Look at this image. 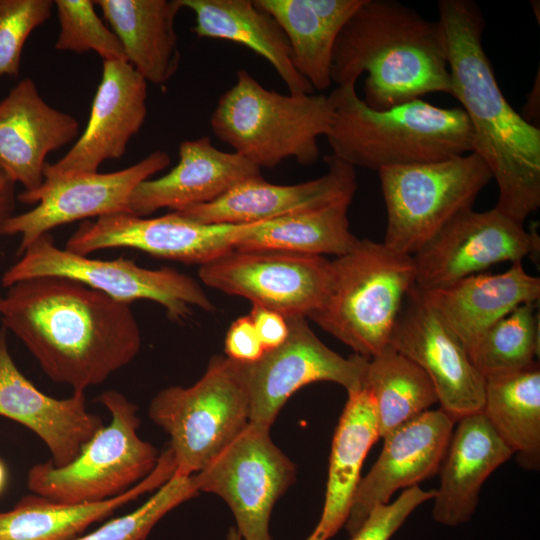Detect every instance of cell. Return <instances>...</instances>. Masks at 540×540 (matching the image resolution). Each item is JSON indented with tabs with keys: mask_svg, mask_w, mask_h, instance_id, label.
<instances>
[{
	"mask_svg": "<svg viewBox=\"0 0 540 540\" xmlns=\"http://www.w3.org/2000/svg\"><path fill=\"white\" fill-rule=\"evenodd\" d=\"M4 293L0 323L45 375L73 392L100 385L141 348L131 305L59 276L19 281Z\"/></svg>",
	"mask_w": 540,
	"mask_h": 540,
	"instance_id": "cell-1",
	"label": "cell"
},
{
	"mask_svg": "<svg viewBox=\"0 0 540 540\" xmlns=\"http://www.w3.org/2000/svg\"><path fill=\"white\" fill-rule=\"evenodd\" d=\"M451 95L470 123L472 152L488 165L499 194L495 208L523 223L540 206V129L507 101L483 48L484 18L471 0H440Z\"/></svg>",
	"mask_w": 540,
	"mask_h": 540,
	"instance_id": "cell-2",
	"label": "cell"
},
{
	"mask_svg": "<svg viewBox=\"0 0 540 540\" xmlns=\"http://www.w3.org/2000/svg\"><path fill=\"white\" fill-rule=\"evenodd\" d=\"M366 73L363 101L384 110L430 93L451 95L443 28L395 0H363L338 34L331 80L356 83Z\"/></svg>",
	"mask_w": 540,
	"mask_h": 540,
	"instance_id": "cell-3",
	"label": "cell"
},
{
	"mask_svg": "<svg viewBox=\"0 0 540 540\" xmlns=\"http://www.w3.org/2000/svg\"><path fill=\"white\" fill-rule=\"evenodd\" d=\"M327 141L332 154L352 167L373 171L443 160L472 152L470 123L462 108L421 99L384 110L370 108L356 83L336 86Z\"/></svg>",
	"mask_w": 540,
	"mask_h": 540,
	"instance_id": "cell-4",
	"label": "cell"
},
{
	"mask_svg": "<svg viewBox=\"0 0 540 540\" xmlns=\"http://www.w3.org/2000/svg\"><path fill=\"white\" fill-rule=\"evenodd\" d=\"M333 108L324 94H281L240 69L211 115L214 135L261 168L295 159L310 166L320 157L318 138L329 131Z\"/></svg>",
	"mask_w": 540,
	"mask_h": 540,
	"instance_id": "cell-5",
	"label": "cell"
},
{
	"mask_svg": "<svg viewBox=\"0 0 540 540\" xmlns=\"http://www.w3.org/2000/svg\"><path fill=\"white\" fill-rule=\"evenodd\" d=\"M331 265L328 294L309 318L355 354L372 358L389 344L404 300L415 285L413 257L383 242L359 239Z\"/></svg>",
	"mask_w": 540,
	"mask_h": 540,
	"instance_id": "cell-6",
	"label": "cell"
},
{
	"mask_svg": "<svg viewBox=\"0 0 540 540\" xmlns=\"http://www.w3.org/2000/svg\"><path fill=\"white\" fill-rule=\"evenodd\" d=\"M96 401L110 413L69 464L51 461L33 465L27 473L31 493L68 504L95 503L119 496L155 469L158 450L138 435V406L116 390H106Z\"/></svg>",
	"mask_w": 540,
	"mask_h": 540,
	"instance_id": "cell-7",
	"label": "cell"
},
{
	"mask_svg": "<svg viewBox=\"0 0 540 540\" xmlns=\"http://www.w3.org/2000/svg\"><path fill=\"white\" fill-rule=\"evenodd\" d=\"M249 399L240 364L214 356L193 385L159 391L150 419L170 437L175 473L191 476L207 466L249 423Z\"/></svg>",
	"mask_w": 540,
	"mask_h": 540,
	"instance_id": "cell-8",
	"label": "cell"
},
{
	"mask_svg": "<svg viewBox=\"0 0 540 540\" xmlns=\"http://www.w3.org/2000/svg\"><path fill=\"white\" fill-rule=\"evenodd\" d=\"M387 211L383 243L413 256L493 179L485 161L470 152L443 160L377 172Z\"/></svg>",
	"mask_w": 540,
	"mask_h": 540,
	"instance_id": "cell-9",
	"label": "cell"
},
{
	"mask_svg": "<svg viewBox=\"0 0 540 540\" xmlns=\"http://www.w3.org/2000/svg\"><path fill=\"white\" fill-rule=\"evenodd\" d=\"M40 276L68 278L130 305L150 300L178 322L188 319L194 307L205 311L215 308L199 283L184 273L169 267L144 268L123 257L102 260L76 254L58 247L50 233L32 242L2 273L1 281L8 288Z\"/></svg>",
	"mask_w": 540,
	"mask_h": 540,
	"instance_id": "cell-10",
	"label": "cell"
},
{
	"mask_svg": "<svg viewBox=\"0 0 540 540\" xmlns=\"http://www.w3.org/2000/svg\"><path fill=\"white\" fill-rule=\"evenodd\" d=\"M293 462L275 445L270 427L248 423L207 466L193 474L199 492L220 496L243 540H272L275 502L295 480Z\"/></svg>",
	"mask_w": 540,
	"mask_h": 540,
	"instance_id": "cell-11",
	"label": "cell"
},
{
	"mask_svg": "<svg viewBox=\"0 0 540 540\" xmlns=\"http://www.w3.org/2000/svg\"><path fill=\"white\" fill-rule=\"evenodd\" d=\"M208 287L282 314L309 317L324 302L331 260L278 250H232L199 266Z\"/></svg>",
	"mask_w": 540,
	"mask_h": 540,
	"instance_id": "cell-12",
	"label": "cell"
},
{
	"mask_svg": "<svg viewBox=\"0 0 540 540\" xmlns=\"http://www.w3.org/2000/svg\"><path fill=\"white\" fill-rule=\"evenodd\" d=\"M169 164L170 156L157 150L119 171L44 178L36 190L18 195L20 202L35 206L9 217L0 226V235H20L21 255L37 238L59 226L93 217L129 214V200L136 186Z\"/></svg>",
	"mask_w": 540,
	"mask_h": 540,
	"instance_id": "cell-13",
	"label": "cell"
},
{
	"mask_svg": "<svg viewBox=\"0 0 540 540\" xmlns=\"http://www.w3.org/2000/svg\"><path fill=\"white\" fill-rule=\"evenodd\" d=\"M289 333L283 344L256 362L240 364L249 399V422L271 427L289 397L300 388L328 381L347 392L365 386L368 358L343 357L326 346L306 317L286 318Z\"/></svg>",
	"mask_w": 540,
	"mask_h": 540,
	"instance_id": "cell-14",
	"label": "cell"
},
{
	"mask_svg": "<svg viewBox=\"0 0 540 540\" xmlns=\"http://www.w3.org/2000/svg\"><path fill=\"white\" fill-rule=\"evenodd\" d=\"M540 238L534 230L497 208L463 211L444 226L413 257L415 286L421 291L441 288L482 273L502 262L536 255Z\"/></svg>",
	"mask_w": 540,
	"mask_h": 540,
	"instance_id": "cell-15",
	"label": "cell"
},
{
	"mask_svg": "<svg viewBox=\"0 0 540 540\" xmlns=\"http://www.w3.org/2000/svg\"><path fill=\"white\" fill-rule=\"evenodd\" d=\"M389 345L427 374L440 408L455 421L482 412L485 378L458 336L415 285L404 300Z\"/></svg>",
	"mask_w": 540,
	"mask_h": 540,
	"instance_id": "cell-16",
	"label": "cell"
},
{
	"mask_svg": "<svg viewBox=\"0 0 540 540\" xmlns=\"http://www.w3.org/2000/svg\"><path fill=\"white\" fill-rule=\"evenodd\" d=\"M245 224H203L176 212L145 218L119 213L82 221L65 249L80 255L131 248L158 258L202 265L235 250Z\"/></svg>",
	"mask_w": 540,
	"mask_h": 540,
	"instance_id": "cell-17",
	"label": "cell"
},
{
	"mask_svg": "<svg viewBox=\"0 0 540 540\" xmlns=\"http://www.w3.org/2000/svg\"><path fill=\"white\" fill-rule=\"evenodd\" d=\"M148 82L126 61H103L85 130L57 162L46 163L44 178L98 172L120 159L147 115Z\"/></svg>",
	"mask_w": 540,
	"mask_h": 540,
	"instance_id": "cell-18",
	"label": "cell"
},
{
	"mask_svg": "<svg viewBox=\"0 0 540 540\" xmlns=\"http://www.w3.org/2000/svg\"><path fill=\"white\" fill-rule=\"evenodd\" d=\"M456 421L441 408L427 410L383 437V448L360 479L344 527L354 534L370 512L399 489L438 473Z\"/></svg>",
	"mask_w": 540,
	"mask_h": 540,
	"instance_id": "cell-19",
	"label": "cell"
},
{
	"mask_svg": "<svg viewBox=\"0 0 540 540\" xmlns=\"http://www.w3.org/2000/svg\"><path fill=\"white\" fill-rule=\"evenodd\" d=\"M323 159L327 171L316 179L276 185L259 175L240 182L212 202L176 213L203 224H248L352 201L357 189L355 168L333 154Z\"/></svg>",
	"mask_w": 540,
	"mask_h": 540,
	"instance_id": "cell-20",
	"label": "cell"
},
{
	"mask_svg": "<svg viewBox=\"0 0 540 540\" xmlns=\"http://www.w3.org/2000/svg\"><path fill=\"white\" fill-rule=\"evenodd\" d=\"M0 416L13 420L36 434L46 445L51 462L64 466L73 461L82 446L104 423L88 411L85 392L58 399L36 388L15 364L0 327Z\"/></svg>",
	"mask_w": 540,
	"mask_h": 540,
	"instance_id": "cell-21",
	"label": "cell"
},
{
	"mask_svg": "<svg viewBox=\"0 0 540 540\" xmlns=\"http://www.w3.org/2000/svg\"><path fill=\"white\" fill-rule=\"evenodd\" d=\"M79 129L75 117L50 106L24 78L0 101V168L23 191L36 190L47 156L78 138Z\"/></svg>",
	"mask_w": 540,
	"mask_h": 540,
	"instance_id": "cell-22",
	"label": "cell"
},
{
	"mask_svg": "<svg viewBox=\"0 0 540 540\" xmlns=\"http://www.w3.org/2000/svg\"><path fill=\"white\" fill-rule=\"evenodd\" d=\"M261 169L234 152L217 149L210 137L185 140L179 161L167 174L147 179L133 190L129 214L145 217L161 209L181 211L212 202Z\"/></svg>",
	"mask_w": 540,
	"mask_h": 540,
	"instance_id": "cell-23",
	"label": "cell"
},
{
	"mask_svg": "<svg viewBox=\"0 0 540 540\" xmlns=\"http://www.w3.org/2000/svg\"><path fill=\"white\" fill-rule=\"evenodd\" d=\"M455 425L437 473L440 481L432 499L433 519L450 527L470 520L482 485L513 455L482 412L467 415Z\"/></svg>",
	"mask_w": 540,
	"mask_h": 540,
	"instance_id": "cell-24",
	"label": "cell"
},
{
	"mask_svg": "<svg viewBox=\"0 0 540 540\" xmlns=\"http://www.w3.org/2000/svg\"><path fill=\"white\" fill-rule=\"evenodd\" d=\"M421 293L470 353L498 320L522 304L539 301L540 278L516 261L504 272L474 274Z\"/></svg>",
	"mask_w": 540,
	"mask_h": 540,
	"instance_id": "cell-25",
	"label": "cell"
},
{
	"mask_svg": "<svg viewBox=\"0 0 540 540\" xmlns=\"http://www.w3.org/2000/svg\"><path fill=\"white\" fill-rule=\"evenodd\" d=\"M175 470L172 453L167 448L148 477L114 498L68 504L34 493L23 496L10 510L0 511V540H74L90 525L109 517L139 496L158 489Z\"/></svg>",
	"mask_w": 540,
	"mask_h": 540,
	"instance_id": "cell-26",
	"label": "cell"
},
{
	"mask_svg": "<svg viewBox=\"0 0 540 540\" xmlns=\"http://www.w3.org/2000/svg\"><path fill=\"white\" fill-rule=\"evenodd\" d=\"M119 39L127 62L149 83L166 84L177 72L181 53L175 18L180 0H96Z\"/></svg>",
	"mask_w": 540,
	"mask_h": 540,
	"instance_id": "cell-27",
	"label": "cell"
},
{
	"mask_svg": "<svg viewBox=\"0 0 540 540\" xmlns=\"http://www.w3.org/2000/svg\"><path fill=\"white\" fill-rule=\"evenodd\" d=\"M195 15L192 31L201 38L243 45L271 64L290 94H312L314 89L292 63L286 35L277 21L253 0H180Z\"/></svg>",
	"mask_w": 540,
	"mask_h": 540,
	"instance_id": "cell-28",
	"label": "cell"
},
{
	"mask_svg": "<svg viewBox=\"0 0 540 540\" xmlns=\"http://www.w3.org/2000/svg\"><path fill=\"white\" fill-rule=\"evenodd\" d=\"M380 438L374 400L366 386L348 392L333 436L321 518L313 530L328 540L345 525L366 455Z\"/></svg>",
	"mask_w": 540,
	"mask_h": 540,
	"instance_id": "cell-29",
	"label": "cell"
},
{
	"mask_svg": "<svg viewBox=\"0 0 540 540\" xmlns=\"http://www.w3.org/2000/svg\"><path fill=\"white\" fill-rule=\"evenodd\" d=\"M482 413L528 470L540 464V367L485 378Z\"/></svg>",
	"mask_w": 540,
	"mask_h": 540,
	"instance_id": "cell-30",
	"label": "cell"
},
{
	"mask_svg": "<svg viewBox=\"0 0 540 540\" xmlns=\"http://www.w3.org/2000/svg\"><path fill=\"white\" fill-rule=\"evenodd\" d=\"M351 200L284 216L249 223L236 250H278L311 255L342 256L358 239L349 229Z\"/></svg>",
	"mask_w": 540,
	"mask_h": 540,
	"instance_id": "cell-31",
	"label": "cell"
},
{
	"mask_svg": "<svg viewBox=\"0 0 540 540\" xmlns=\"http://www.w3.org/2000/svg\"><path fill=\"white\" fill-rule=\"evenodd\" d=\"M365 386L374 400L382 438L438 402L427 374L389 344L369 358Z\"/></svg>",
	"mask_w": 540,
	"mask_h": 540,
	"instance_id": "cell-32",
	"label": "cell"
},
{
	"mask_svg": "<svg viewBox=\"0 0 540 540\" xmlns=\"http://www.w3.org/2000/svg\"><path fill=\"white\" fill-rule=\"evenodd\" d=\"M280 25L291 49L292 63L313 89L332 84V53L338 32L326 24L306 0H253Z\"/></svg>",
	"mask_w": 540,
	"mask_h": 540,
	"instance_id": "cell-33",
	"label": "cell"
},
{
	"mask_svg": "<svg viewBox=\"0 0 540 540\" xmlns=\"http://www.w3.org/2000/svg\"><path fill=\"white\" fill-rule=\"evenodd\" d=\"M538 302L516 307L493 324L469 356L484 378L528 368L538 362Z\"/></svg>",
	"mask_w": 540,
	"mask_h": 540,
	"instance_id": "cell-34",
	"label": "cell"
},
{
	"mask_svg": "<svg viewBox=\"0 0 540 540\" xmlns=\"http://www.w3.org/2000/svg\"><path fill=\"white\" fill-rule=\"evenodd\" d=\"M59 34L58 51L77 54L96 52L103 61H126L123 47L109 26L98 16L94 1L55 0Z\"/></svg>",
	"mask_w": 540,
	"mask_h": 540,
	"instance_id": "cell-35",
	"label": "cell"
},
{
	"mask_svg": "<svg viewBox=\"0 0 540 540\" xmlns=\"http://www.w3.org/2000/svg\"><path fill=\"white\" fill-rule=\"evenodd\" d=\"M198 493L194 475L174 473L141 506L74 540H145L167 513Z\"/></svg>",
	"mask_w": 540,
	"mask_h": 540,
	"instance_id": "cell-36",
	"label": "cell"
},
{
	"mask_svg": "<svg viewBox=\"0 0 540 540\" xmlns=\"http://www.w3.org/2000/svg\"><path fill=\"white\" fill-rule=\"evenodd\" d=\"M53 7L52 0H0V77L19 75L24 44Z\"/></svg>",
	"mask_w": 540,
	"mask_h": 540,
	"instance_id": "cell-37",
	"label": "cell"
},
{
	"mask_svg": "<svg viewBox=\"0 0 540 540\" xmlns=\"http://www.w3.org/2000/svg\"><path fill=\"white\" fill-rule=\"evenodd\" d=\"M435 489L419 485L404 489L393 502L375 507L350 540H389L421 504L433 499Z\"/></svg>",
	"mask_w": 540,
	"mask_h": 540,
	"instance_id": "cell-38",
	"label": "cell"
},
{
	"mask_svg": "<svg viewBox=\"0 0 540 540\" xmlns=\"http://www.w3.org/2000/svg\"><path fill=\"white\" fill-rule=\"evenodd\" d=\"M226 357L243 364L259 360L265 353L264 347L249 315L234 320L225 336Z\"/></svg>",
	"mask_w": 540,
	"mask_h": 540,
	"instance_id": "cell-39",
	"label": "cell"
},
{
	"mask_svg": "<svg viewBox=\"0 0 540 540\" xmlns=\"http://www.w3.org/2000/svg\"><path fill=\"white\" fill-rule=\"evenodd\" d=\"M260 338L265 352L277 348L288 337L289 327L286 318L274 310L252 304L248 314Z\"/></svg>",
	"mask_w": 540,
	"mask_h": 540,
	"instance_id": "cell-40",
	"label": "cell"
},
{
	"mask_svg": "<svg viewBox=\"0 0 540 540\" xmlns=\"http://www.w3.org/2000/svg\"><path fill=\"white\" fill-rule=\"evenodd\" d=\"M311 9L333 30L342 28L358 10L363 0H306Z\"/></svg>",
	"mask_w": 540,
	"mask_h": 540,
	"instance_id": "cell-41",
	"label": "cell"
},
{
	"mask_svg": "<svg viewBox=\"0 0 540 540\" xmlns=\"http://www.w3.org/2000/svg\"><path fill=\"white\" fill-rule=\"evenodd\" d=\"M15 183L0 168V226L14 213Z\"/></svg>",
	"mask_w": 540,
	"mask_h": 540,
	"instance_id": "cell-42",
	"label": "cell"
},
{
	"mask_svg": "<svg viewBox=\"0 0 540 540\" xmlns=\"http://www.w3.org/2000/svg\"><path fill=\"white\" fill-rule=\"evenodd\" d=\"M539 70L535 77V82L532 89L527 95L526 103L524 105V114L522 115L528 122L538 126L540 115V82H539Z\"/></svg>",
	"mask_w": 540,
	"mask_h": 540,
	"instance_id": "cell-43",
	"label": "cell"
},
{
	"mask_svg": "<svg viewBox=\"0 0 540 540\" xmlns=\"http://www.w3.org/2000/svg\"><path fill=\"white\" fill-rule=\"evenodd\" d=\"M226 540H243L236 527H231L228 531ZM306 540H318L316 535L312 532Z\"/></svg>",
	"mask_w": 540,
	"mask_h": 540,
	"instance_id": "cell-44",
	"label": "cell"
},
{
	"mask_svg": "<svg viewBox=\"0 0 540 540\" xmlns=\"http://www.w3.org/2000/svg\"><path fill=\"white\" fill-rule=\"evenodd\" d=\"M8 480L7 468L4 462L0 459V495L4 491Z\"/></svg>",
	"mask_w": 540,
	"mask_h": 540,
	"instance_id": "cell-45",
	"label": "cell"
},
{
	"mask_svg": "<svg viewBox=\"0 0 540 540\" xmlns=\"http://www.w3.org/2000/svg\"><path fill=\"white\" fill-rule=\"evenodd\" d=\"M1 260H2V251H1V248H0V267H1ZM1 278H2V274L0 272V312H1V305H2V301H3V296H4V293L2 292V281H1Z\"/></svg>",
	"mask_w": 540,
	"mask_h": 540,
	"instance_id": "cell-46",
	"label": "cell"
}]
</instances>
